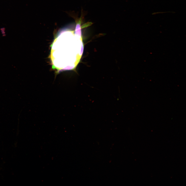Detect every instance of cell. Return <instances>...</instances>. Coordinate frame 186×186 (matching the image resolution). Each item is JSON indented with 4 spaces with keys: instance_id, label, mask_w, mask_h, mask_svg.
<instances>
[{
    "instance_id": "obj_1",
    "label": "cell",
    "mask_w": 186,
    "mask_h": 186,
    "mask_svg": "<svg viewBox=\"0 0 186 186\" xmlns=\"http://www.w3.org/2000/svg\"><path fill=\"white\" fill-rule=\"evenodd\" d=\"M64 30L60 32L51 47V58L54 68L73 69L79 62L83 51L81 35Z\"/></svg>"
}]
</instances>
